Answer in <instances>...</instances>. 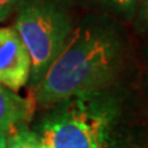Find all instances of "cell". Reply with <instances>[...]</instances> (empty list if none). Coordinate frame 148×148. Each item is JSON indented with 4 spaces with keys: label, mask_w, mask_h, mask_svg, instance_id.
Listing matches in <instances>:
<instances>
[{
    "label": "cell",
    "mask_w": 148,
    "mask_h": 148,
    "mask_svg": "<svg viewBox=\"0 0 148 148\" xmlns=\"http://www.w3.org/2000/svg\"><path fill=\"white\" fill-rule=\"evenodd\" d=\"M125 148H130V146H128V147H125Z\"/></svg>",
    "instance_id": "7c38bea8"
},
{
    "label": "cell",
    "mask_w": 148,
    "mask_h": 148,
    "mask_svg": "<svg viewBox=\"0 0 148 148\" xmlns=\"http://www.w3.org/2000/svg\"><path fill=\"white\" fill-rule=\"evenodd\" d=\"M31 58L14 27H0V84L12 91L30 80Z\"/></svg>",
    "instance_id": "277c9868"
},
{
    "label": "cell",
    "mask_w": 148,
    "mask_h": 148,
    "mask_svg": "<svg viewBox=\"0 0 148 148\" xmlns=\"http://www.w3.org/2000/svg\"><path fill=\"white\" fill-rule=\"evenodd\" d=\"M14 29L31 58L30 85H38L75 27L74 0H21Z\"/></svg>",
    "instance_id": "3957f363"
},
{
    "label": "cell",
    "mask_w": 148,
    "mask_h": 148,
    "mask_svg": "<svg viewBox=\"0 0 148 148\" xmlns=\"http://www.w3.org/2000/svg\"><path fill=\"white\" fill-rule=\"evenodd\" d=\"M21 0H0V22L5 21L17 9Z\"/></svg>",
    "instance_id": "9c48e42d"
},
{
    "label": "cell",
    "mask_w": 148,
    "mask_h": 148,
    "mask_svg": "<svg viewBox=\"0 0 148 148\" xmlns=\"http://www.w3.org/2000/svg\"><path fill=\"white\" fill-rule=\"evenodd\" d=\"M147 64H148V49H147Z\"/></svg>",
    "instance_id": "8fae6325"
},
{
    "label": "cell",
    "mask_w": 148,
    "mask_h": 148,
    "mask_svg": "<svg viewBox=\"0 0 148 148\" xmlns=\"http://www.w3.org/2000/svg\"><path fill=\"white\" fill-rule=\"evenodd\" d=\"M6 148H43V145L26 122H20L6 132Z\"/></svg>",
    "instance_id": "52a82bcc"
},
{
    "label": "cell",
    "mask_w": 148,
    "mask_h": 148,
    "mask_svg": "<svg viewBox=\"0 0 148 148\" xmlns=\"http://www.w3.org/2000/svg\"><path fill=\"white\" fill-rule=\"evenodd\" d=\"M127 51L121 21L98 12L84 16L34 89L36 104L49 108L72 96L117 85Z\"/></svg>",
    "instance_id": "6da1fadb"
},
{
    "label": "cell",
    "mask_w": 148,
    "mask_h": 148,
    "mask_svg": "<svg viewBox=\"0 0 148 148\" xmlns=\"http://www.w3.org/2000/svg\"><path fill=\"white\" fill-rule=\"evenodd\" d=\"M32 115V104L0 84V130L8 132L14 125L26 122Z\"/></svg>",
    "instance_id": "5b68a950"
},
{
    "label": "cell",
    "mask_w": 148,
    "mask_h": 148,
    "mask_svg": "<svg viewBox=\"0 0 148 148\" xmlns=\"http://www.w3.org/2000/svg\"><path fill=\"white\" fill-rule=\"evenodd\" d=\"M136 29L142 34H148V0H141L135 17Z\"/></svg>",
    "instance_id": "ba28073f"
},
{
    "label": "cell",
    "mask_w": 148,
    "mask_h": 148,
    "mask_svg": "<svg viewBox=\"0 0 148 148\" xmlns=\"http://www.w3.org/2000/svg\"><path fill=\"white\" fill-rule=\"evenodd\" d=\"M85 8L94 12L104 14L119 21L131 22L135 20L141 0H79Z\"/></svg>",
    "instance_id": "8992f818"
},
{
    "label": "cell",
    "mask_w": 148,
    "mask_h": 148,
    "mask_svg": "<svg viewBox=\"0 0 148 148\" xmlns=\"http://www.w3.org/2000/svg\"><path fill=\"white\" fill-rule=\"evenodd\" d=\"M34 131L45 148H125V98L117 85L54 104Z\"/></svg>",
    "instance_id": "7a4b0ae2"
},
{
    "label": "cell",
    "mask_w": 148,
    "mask_h": 148,
    "mask_svg": "<svg viewBox=\"0 0 148 148\" xmlns=\"http://www.w3.org/2000/svg\"><path fill=\"white\" fill-rule=\"evenodd\" d=\"M0 148H6V132L0 130Z\"/></svg>",
    "instance_id": "30bf717a"
}]
</instances>
